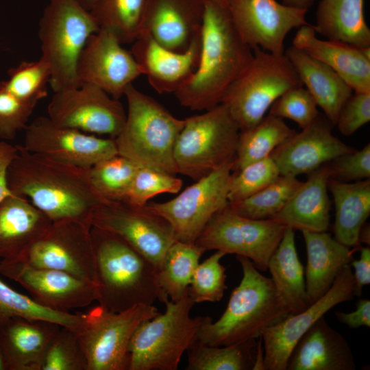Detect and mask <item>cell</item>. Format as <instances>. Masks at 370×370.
Returning a JSON list of instances; mask_svg holds the SVG:
<instances>
[{"label":"cell","mask_w":370,"mask_h":370,"mask_svg":"<svg viewBox=\"0 0 370 370\" xmlns=\"http://www.w3.org/2000/svg\"><path fill=\"white\" fill-rule=\"evenodd\" d=\"M17 148L8 169L9 189L28 199L51 221L75 219L89 224L92 210L108 201L92 186L88 169Z\"/></svg>","instance_id":"cell-1"},{"label":"cell","mask_w":370,"mask_h":370,"mask_svg":"<svg viewBox=\"0 0 370 370\" xmlns=\"http://www.w3.org/2000/svg\"><path fill=\"white\" fill-rule=\"evenodd\" d=\"M199 63L174 93L191 110L205 111L221 103L232 83L254 58L253 49L236 29L229 11L214 0H204Z\"/></svg>","instance_id":"cell-2"},{"label":"cell","mask_w":370,"mask_h":370,"mask_svg":"<svg viewBox=\"0 0 370 370\" xmlns=\"http://www.w3.org/2000/svg\"><path fill=\"white\" fill-rule=\"evenodd\" d=\"M90 234L99 305L118 312L169 300L158 284L156 268L145 257L112 232L91 226Z\"/></svg>","instance_id":"cell-3"},{"label":"cell","mask_w":370,"mask_h":370,"mask_svg":"<svg viewBox=\"0 0 370 370\" xmlns=\"http://www.w3.org/2000/svg\"><path fill=\"white\" fill-rule=\"evenodd\" d=\"M243 278L227 308L213 322L202 317L197 339L210 346H227L257 338L267 328L290 314L280 300L271 278L262 275L247 258L236 256Z\"/></svg>","instance_id":"cell-4"},{"label":"cell","mask_w":370,"mask_h":370,"mask_svg":"<svg viewBox=\"0 0 370 370\" xmlns=\"http://www.w3.org/2000/svg\"><path fill=\"white\" fill-rule=\"evenodd\" d=\"M123 95L127 104L123 128L114 138L118 153L140 166L175 175L173 152L184 119L173 116L132 84Z\"/></svg>","instance_id":"cell-5"},{"label":"cell","mask_w":370,"mask_h":370,"mask_svg":"<svg viewBox=\"0 0 370 370\" xmlns=\"http://www.w3.org/2000/svg\"><path fill=\"white\" fill-rule=\"evenodd\" d=\"M38 27L40 58L49 66L53 91L79 86V56L88 38L99 30L90 11L76 0H49Z\"/></svg>","instance_id":"cell-6"},{"label":"cell","mask_w":370,"mask_h":370,"mask_svg":"<svg viewBox=\"0 0 370 370\" xmlns=\"http://www.w3.org/2000/svg\"><path fill=\"white\" fill-rule=\"evenodd\" d=\"M164 304L163 314L144 321L134 332L128 347V370H176L197 338L202 317H190L195 303L188 292L177 301Z\"/></svg>","instance_id":"cell-7"},{"label":"cell","mask_w":370,"mask_h":370,"mask_svg":"<svg viewBox=\"0 0 370 370\" xmlns=\"http://www.w3.org/2000/svg\"><path fill=\"white\" fill-rule=\"evenodd\" d=\"M239 133L223 103L185 119L174 147L177 173L197 181L234 160Z\"/></svg>","instance_id":"cell-8"},{"label":"cell","mask_w":370,"mask_h":370,"mask_svg":"<svg viewBox=\"0 0 370 370\" xmlns=\"http://www.w3.org/2000/svg\"><path fill=\"white\" fill-rule=\"evenodd\" d=\"M254 58L225 92L224 103L240 132L258 124L274 101L294 87L303 86L286 55L257 47Z\"/></svg>","instance_id":"cell-9"},{"label":"cell","mask_w":370,"mask_h":370,"mask_svg":"<svg viewBox=\"0 0 370 370\" xmlns=\"http://www.w3.org/2000/svg\"><path fill=\"white\" fill-rule=\"evenodd\" d=\"M159 313L153 305L139 304L118 312L98 305L84 314L83 325L75 333L87 370H128V347L134 332Z\"/></svg>","instance_id":"cell-10"},{"label":"cell","mask_w":370,"mask_h":370,"mask_svg":"<svg viewBox=\"0 0 370 370\" xmlns=\"http://www.w3.org/2000/svg\"><path fill=\"white\" fill-rule=\"evenodd\" d=\"M234 160L197 180L175 198L146 207L171 225L177 241L195 243L211 219L228 205Z\"/></svg>","instance_id":"cell-11"},{"label":"cell","mask_w":370,"mask_h":370,"mask_svg":"<svg viewBox=\"0 0 370 370\" xmlns=\"http://www.w3.org/2000/svg\"><path fill=\"white\" fill-rule=\"evenodd\" d=\"M286 227L271 218L243 217L227 205L211 219L195 243L206 251L220 250L246 257L257 269L265 271Z\"/></svg>","instance_id":"cell-12"},{"label":"cell","mask_w":370,"mask_h":370,"mask_svg":"<svg viewBox=\"0 0 370 370\" xmlns=\"http://www.w3.org/2000/svg\"><path fill=\"white\" fill-rule=\"evenodd\" d=\"M91 226L75 219L52 221L17 259L40 268L62 271L97 284Z\"/></svg>","instance_id":"cell-13"},{"label":"cell","mask_w":370,"mask_h":370,"mask_svg":"<svg viewBox=\"0 0 370 370\" xmlns=\"http://www.w3.org/2000/svg\"><path fill=\"white\" fill-rule=\"evenodd\" d=\"M88 223L122 238L157 270L168 249L177 241L171 225L146 206L108 201L92 210Z\"/></svg>","instance_id":"cell-14"},{"label":"cell","mask_w":370,"mask_h":370,"mask_svg":"<svg viewBox=\"0 0 370 370\" xmlns=\"http://www.w3.org/2000/svg\"><path fill=\"white\" fill-rule=\"evenodd\" d=\"M47 113L48 117L60 125L114 138L126 119L119 99L99 86L86 83L54 92Z\"/></svg>","instance_id":"cell-15"},{"label":"cell","mask_w":370,"mask_h":370,"mask_svg":"<svg viewBox=\"0 0 370 370\" xmlns=\"http://www.w3.org/2000/svg\"><path fill=\"white\" fill-rule=\"evenodd\" d=\"M232 21L242 39L252 49L284 53V40L294 28L308 25L306 9L280 3L276 0H229Z\"/></svg>","instance_id":"cell-16"},{"label":"cell","mask_w":370,"mask_h":370,"mask_svg":"<svg viewBox=\"0 0 370 370\" xmlns=\"http://www.w3.org/2000/svg\"><path fill=\"white\" fill-rule=\"evenodd\" d=\"M25 131L22 147L26 150L84 169L119 154L114 138L87 134L60 125L48 116L35 119Z\"/></svg>","instance_id":"cell-17"},{"label":"cell","mask_w":370,"mask_h":370,"mask_svg":"<svg viewBox=\"0 0 370 370\" xmlns=\"http://www.w3.org/2000/svg\"><path fill=\"white\" fill-rule=\"evenodd\" d=\"M354 280L350 264L343 267L332 286L307 309L290 314L262 333L264 370H286L291 352L301 336L336 305L354 297Z\"/></svg>","instance_id":"cell-18"},{"label":"cell","mask_w":370,"mask_h":370,"mask_svg":"<svg viewBox=\"0 0 370 370\" xmlns=\"http://www.w3.org/2000/svg\"><path fill=\"white\" fill-rule=\"evenodd\" d=\"M0 273L18 283L38 304L56 311L69 312L97 300L96 284L62 271L8 259L0 261Z\"/></svg>","instance_id":"cell-19"},{"label":"cell","mask_w":370,"mask_h":370,"mask_svg":"<svg viewBox=\"0 0 370 370\" xmlns=\"http://www.w3.org/2000/svg\"><path fill=\"white\" fill-rule=\"evenodd\" d=\"M109 32L99 29L88 39L77 65L78 81L99 86L116 99L143 75L131 51Z\"/></svg>","instance_id":"cell-20"},{"label":"cell","mask_w":370,"mask_h":370,"mask_svg":"<svg viewBox=\"0 0 370 370\" xmlns=\"http://www.w3.org/2000/svg\"><path fill=\"white\" fill-rule=\"evenodd\" d=\"M334 125L319 114L306 127L275 149L270 157L281 175L309 174L335 158L356 150L332 134Z\"/></svg>","instance_id":"cell-21"},{"label":"cell","mask_w":370,"mask_h":370,"mask_svg":"<svg viewBox=\"0 0 370 370\" xmlns=\"http://www.w3.org/2000/svg\"><path fill=\"white\" fill-rule=\"evenodd\" d=\"M200 37L184 51L170 50L140 31L132 42L131 53L143 75L158 93L175 92L195 72L199 63Z\"/></svg>","instance_id":"cell-22"},{"label":"cell","mask_w":370,"mask_h":370,"mask_svg":"<svg viewBox=\"0 0 370 370\" xmlns=\"http://www.w3.org/2000/svg\"><path fill=\"white\" fill-rule=\"evenodd\" d=\"M204 0H149L140 31L162 46L184 51L201 36Z\"/></svg>","instance_id":"cell-23"},{"label":"cell","mask_w":370,"mask_h":370,"mask_svg":"<svg viewBox=\"0 0 370 370\" xmlns=\"http://www.w3.org/2000/svg\"><path fill=\"white\" fill-rule=\"evenodd\" d=\"M292 45L330 66L354 92H370V47L321 40L310 24L299 27Z\"/></svg>","instance_id":"cell-24"},{"label":"cell","mask_w":370,"mask_h":370,"mask_svg":"<svg viewBox=\"0 0 370 370\" xmlns=\"http://www.w3.org/2000/svg\"><path fill=\"white\" fill-rule=\"evenodd\" d=\"M351 347L324 316L301 336L293 347L286 370H355Z\"/></svg>","instance_id":"cell-25"},{"label":"cell","mask_w":370,"mask_h":370,"mask_svg":"<svg viewBox=\"0 0 370 370\" xmlns=\"http://www.w3.org/2000/svg\"><path fill=\"white\" fill-rule=\"evenodd\" d=\"M273 219L294 230L325 232L330 225V202L328 163L310 173Z\"/></svg>","instance_id":"cell-26"},{"label":"cell","mask_w":370,"mask_h":370,"mask_svg":"<svg viewBox=\"0 0 370 370\" xmlns=\"http://www.w3.org/2000/svg\"><path fill=\"white\" fill-rule=\"evenodd\" d=\"M60 325L47 321L13 317L0 325V347L8 370H40Z\"/></svg>","instance_id":"cell-27"},{"label":"cell","mask_w":370,"mask_h":370,"mask_svg":"<svg viewBox=\"0 0 370 370\" xmlns=\"http://www.w3.org/2000/svg\"><path fill=\"white\" fill-rule=\"evenodd\" d=\"M306 248V289L311 304L323 297L346 264L354 260L350 248L325 232L301 231Z\"/></svg>","instance_id":"cell-28"},{"label":"cell","mask_w":370,"mask_h":370,"mask_svg":"<svg viewBox=\"0 0 370 370\" xmlns=\"http://www.w3.org/2000/svg\"><path fill=\"white\" fill-rule=\"evenodd\" d=\"M284 54L325 116L336 125L341 108L354 93L352 88L327 64L293 45Z\"/></svg>","instance_id":"cell-29"},{"label":"cell","mask_w":370,"mask_h":370,"mask_svg":"<svg viewBox=\"0 0 370 370\" xmlns=\"http://www.w3.org/2000/svg\"><path fill=\"white\" fill-rule=\"evenodd\" d=\"M52 221L23 197L12 195L0 203V258L18 257Z\"/></svg>","instance_id":"cell-30"},{"label":"cell","mask_w":370,"mask_h":370,"mask_svg":"<svg viewBox=\"0 0 370 370\" xmlns=\"http://www.w3.org/2000/svg\"><path fill=\"white\" fill-rule=\"evenodd\" d=\"M267 269L280 300L290 314L302 312L312 304L306 292L304 268L297 252L293 229L286 227Z\"/></svg>","instance_id":"cell-31"},{"label":"cell","mask_w":370,"mask_h":370,"mask_svg":"<svg viewBox=\"0 0 370 370\" xmlns=\"http://www.w3.org/2000/svg\"><path fill=\"white\" fill-rule=\"evenodd\" d=\"M328 187L335 208V239L350 248L360 249L359 233L370 214L369 178L354 182L330 178Z\"/></svg>","instance_id":"cell-32"},{"label":"cell","mask_w":370,"mask_h":370,"mask_svg":"<svg viewBox=\"0 0 370 370\" xmlns=\"http://www.w3.org/2000/svg\"><path fill=\"white\" fill-rule=\"evenodd\" d=\"M365 0H321L316 11L315 32L327 39L370 47V29L365 18Z\"/></svg>","instance_id":"cell-33"},{"label":"cell","mask_w":370,"mask_h":370,"mask_svg":"<svg viewBox=\"0 0 370 370\" xmlns=\"http://www.w3.org/2000/svg\"><path fill=\"white\" fill-rule=\"evenodd\" d=\"M297 132L284 119L269 114L256 125L239 133L232 173L264 159Z\"/></svg>","instance_id":"cell-34"},{"label":"cell","mask_w":370,"mask_h":370,"mask_svg":"<svg viewBox=\"0 0 370 370\" xmlns=\"http://www.w3.org/2000/svg\"><path fill=\"white\" fill-rule=\"evenodd\" d=\"M205 251L196 243L178 241L168 249L157 270V278L170 301H179L188 291L193 274Z\"/></svg>","instance_id":"cell-35"},{"label":"cell","mask_w":370,"mask_h":370,"mask_svg":"<svg viewBox=\"0 0 370 370\" xmlns=\"http://www.w3.org/2000/svg\"><path fill=\"white\" fill-rule=\"evenodd\" d=\"M257 338L227 346H210L197 338L189 346L186 370L252 369Z\"/></svg>","instance_id":"cell-36"},{"label":"cell","mask_w":370,"mask_h":370,"mask_svg":"<svg viewBox=\"0 0 370 370\" xmlns=\"http://www.w3.org/2000/svg\"><path fill=\"white\" fill-rule=\"evenodd\" d=\"M149 0H97L90 12L99 29L112 34L121 44L132 43L142 27Z\"/></svg>","instance_id":"cell-37"},{"label":"cell","mask_w":370,"mask_h":370,"mask_svg":"<svg viewBox=\"0 0 370 370\" xmlns=\"http://www.w3.org/2000/svg\"><path fill=\"white\" fill-rule=\"evenodd\" d=\"M16 317L53 322L74 332L81 328L84 321V314L47 308L12 289L0 279V325Z\"/></svg>","instance_id":"cell-38"},{"label":"cell","mask_w":370,"mask_h":370,"mask_svg":"<svg viewBox=\"0 0 370 370\" xmlns=\"http://www.w3.org/2000/svg\"><path fill=\"white\" fill-rule=\"evenodd\" d=\"M302 183L297 177L280 175L270 184L244 199L228 203L236 213L252 219L271 218Z\"/></svg>","instance_id":"cell-39"},{"label":"cell","mask_w":370,"mask_h":370,"mask_svg":"<svg viewBox=\"0 0 370 370\" xmlns=\"http://www.w3.org/2000/svg\"><path fill=\"white\" fill-rule=\"evenodd\" d=\"M139 166L117 154L93 164L88 169V173L92 186L105 199L121 201Z\"/></svg>","instance_id":"cell-40"},{"label":"cell","mask_w":370,"mask_h":370,"mask_svg":"<svg viewBox=\"0 0 370 370\" xmlns=\"http://www.w3.org/2000/svg\"><path fill=\"white\" fill-rule=\"evenodd\" d=\"M5 88L16 97L34 104L47 96L51 71L49 65L40 58L36 61H23L11 68Z\"/></svg>","instance_id":"cell-41"},{"label":"cell","mask_w":370,"mask_h":370,"mask_svg":"<svg viewBox=\"0 0 370 370\" xmlns=\"http://www.w3.org/2000/svg\"><path fill=\"white\" fill-rule=\"evenodd\" d=\"M226 254L215 253L197 266L188 286V295L195 303L219 301L227 286L225 267L220 261Z\"/></svg>","instance_id":"cell-42"},{"label":"cell","mask_w":370,"mask_h":370,"mask_svg":"<svg viewBox=\"0 0 370 370\" xmlns=\"http://www.w3.org/2000/svg\"><path fill=\"white\" fill-rule=\"evenodd\" d=\"M40 370H87V361L76 333L60 327L51 340Z\"/></svg>","instance_id":"cell-43"},{"label":"cell","mask_w":370,"mask_h":370,"mask_svg":"<svg viewBox=\"0 0 370 370\" xmlns=\"http://www.w3.org/2000/svg\"><path fill=\"white\" fill-rule=\"evenodd\" d=\"M182 186V181L175 175L139 166L121 201L143 207L151 198L162 193H177Z\"/></svg>","instance_id":"cell-44"},{"label":"cell","mask_w":370,"mask_h":370,"mask_svg":"<svg viewBox=\"0 0 370 370\" xmlns=\"http://www.w3.org/2000/svg\"><path fill=\"white\" fill-rule=\"evenodd\" d=\"M280 175L278 167L270 156L245 166L240 171L232 173L227 194L228 202L240 201L251 196Z\"/></svg>","instance_id":"cell-45"},{"label":"cell","mask_w":370,"mask_h":370,"mask_svg":"<svg viewBox=\"0 0 370 370\" xmlns=\"http://www.w3.org/2000/svg\"><path fill=\"white\" fill-rule=\"evenodd\" d=\"M317 104L303 86L289 89L278 98L269 108V114L282 119H288L304 129L319 115Z\"/></svg>","instance_id":"cell-46"},{"label":"cell","mask_w":370,"mask_h":370,"mask_svg":"<svg viewBox=\"0 0 370 370\" xmlns=\"http://www.w3.org/2000/svg\"><path fill=\"white\" fill-rule=\"evenodd\" d=\"M36 106L14 96L0 82V139L12 140L25 130Z\"/></svg>","instance_id":"cell-47"},{"label":"cell","mask_w":370,"mask_h":370,"mask_svg":"<svg viewBox=\"0 0 370 370\" xmlns=\"http://www.w3.org/2000/svg\"><path fill=\"white\" fill-rule=\"evenodd\" d=\"M330 178L340 182H356L370 177V145L360 150L341 155L328 162Z\"/></svg>","instance_id":"cell-48"},{"label":"cell","mask_w":370,"mask_h":370,"mask_svg":"<svg viewBox=\"0 0 370 370\" xmlns=\"http://www.w3.org/2000/svg\"><path fill=\"white\" fill-rule=\"evenodd\" d=\"M369 121L370 92H354L341 108L336 125L343 135L348 136Z\"/></svg>","instance_id":"cell-49"},{"label":"cell","mask_w":370,"mask_h":370,"mask_svg":"<svg viewBox=\"0 0 370 370\" xmlns=\"http://www.w3.org/2000/svg\"><path fill=\"white\" fill-rule=\"evenodd\" d=\"M360 258L353 260L350 265L354 269L353 277L354 280V296L360 297L362 288L370 283V247H360Z\"/></svg>","instance_id":"cell-50"},{"label":"cell","mask_w":370,"mask_h":370,"mask_svg":"<svg viewBox=\"0 0 370 370\" xmlns=\"http://www.w3.org/2000/svg\"><path fill=\"white\" fill-rule=\"evenodd\" d=\"M337 320L349 328L357 329L361 326L370 327V301L361 299L356 303V308L350 312L336 311Z\"/></svg>","instance_id":"cell-51"},{"label":"cell","mask_w":370,"mask_h":370,"mask_svg":"<svg viewBox=\"0 0 370 370\" xmlns=\"http://www.w3.org/2000/svg\"><path fill=\"white\" fill-rule=\"evenodd\" d=\"M17 151V146L12 145L5 140H0V203L13 195L8 187L7 172Z\"/></svg>","instance_id":"cell-52"},{"label":"cell","mask_w":370,"mask_h":370,"mask_svg":"<svg viewBox=\"0 0 370 370\" xmlns=\"http://www.w3.org/2000/svg\"><path fill=\"white\" fill-rule=\"evenodd\" d=\"M256 351L254 364L252 370H264V347L261 336L257 338Z\"/></svg>","instance_id":"cell-53"},{"label":"cell","mask_w":370,"mask_h":370,"mask_svg":"<svg viewBox=\"0 0 370 370\" xmlns=\"http://www.w3.org/2000/svg\"><path fill=\"white\" fill-rule=\"evenodd\" d=\"M315 0H282V3L298 8L308 10Z\"/></svg>","instance_id":"cell-54"},{"label":"cell","mask_w":370,"mask_h":370,"mask_svg":"<svg viewBox=\"0 0 370 370\" xmlns=\"http://www.w3.org/2000/svg\"><path fill=\"white\" fill-rule=\"evenodd\" d=\"M358 241L360 243H365L369 246L370 243V230L369 225L366 223L362 225L358 236Z\"/></svg>","instance_id":"cell-55"},{"label":"cell","mask_w":370,"mask_h":370,"mask_svg":"<svg viewBox=\"0 0 370 370\" xmlns=\"http://www.w3.org/2000/svg\"><path fill=\"white\" fill-rule=\"evenodd\" d=\"M84 8L90 11L97 0H76Z\"/></svg>","instance_id":"cell-56"},{"label":"cell","mask_w":370,"mask_h":370,"mask_svg":"<svg viewBox=\"0 0 370 370\" xmlns=\"http://www.w3.org/2000/svg\"><path fill=\"white\" fill-rule=\"evenodd\" d=\"M0 370H8L5 357L0 347Z\"/></svg>","instance_id":"cell-57"},{"label":"cell","mask_w":370,"mask_h":370,"mask_svg":"<svg viewBox=\"0 0 370 370\" xmlns=\"http://www.w3.org/2000/svg\"><path fill=\"white\" fill-rule=\"evenodd\" d=\"M214 1H216L217 2H218L219 3L224 5V6L227 7V5H228L229 0H214Z\"/></svg>","instance_id":"cell-58"}]
</instances>
